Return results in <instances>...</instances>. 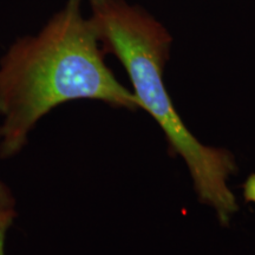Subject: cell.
<instances>
[{
  "instance_id": "6da1fadb",
  "label": "cell",
  "mask_w": 255,
  "mask_h": 255,
  "mask_svg": "<svg viewBox=\"0 0 255 255\" xmlns=\"http://www.w3.org/2000/svg\"><path fill=\"white\" fill-rule=\"evenodd\" d=\"M82 0H66L36 36L18 38L0 59V158L18 155L37 123L77 100L141 109L133 92L115 77Z\"/></svg>"
},
{
  "instance_id": "7a4b0ae2",
  "label": "cell",
  "mask_w": 255,
  "mask_h": 255,
  "mask_svg": "<svg viewBox=\"0 0 255 255\" xmlns=\"http://www.w3.org/2000/svg\"><path fill=\"white\" fill-rule=\"evenodd\" d=\"M89 19L104 53L116 56L126 68L141 109L162 128L171 155L184 159L200 202L215 209L227 226L239 209L227 183L237 173L234 156L225 149L203 145L193 136L175 110L163 82L173 38L163 25L141 6L126 0H89Z\"/></svg>"
},
{
  "instance_id": "3957f363",
  "label": "cell",
  "mask_w": 255,
  "mask_h": 255,
  "mask_svg": "<svg viewBox=\"0 0 255 255\" xmlns=\"http://www.w3.org/2000/svg\"><path fill=\"white\" fill-rule=\"evenodd\" d=\"M17 216L15 199L4 182L0 181V246L5 245L6 235Z\"/></svg>"
},
{
  "instance_id": "277c9868",
  "label": "cell",
  "mask_w": 255,
  "mask_h": 255,
  "mask_svg": "<svg viewBox=\"0 0 255 255\" xmlns=\"http://www.w3.org/2000/svg\"><path fill=\"white\" fill-rule=\"evenodd\" d=\"M244 196L247 202H255V174L251 175L244 184Z\"/></svg>"
},
{
  "instance_id": "5b68a950",
  "label": "cell",
  "mask_w": 255,
  "mask_h": 255,
  "mask_svg": "<svg viewBox=\"0 0 255 255\" xmlns=\"http://www.w3.org/2000/svg\"><path fill=\"white\" fill-rule=\"evenodd\" d=\"M0 255H6V253H5V245L0 246Z\"/></svg>"
}]
</instances>
